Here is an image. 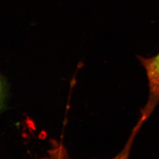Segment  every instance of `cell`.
Wrapping results in <instances>:
<instances>
[{
    "instance_id": "obj_1",
    "label": "cell",
    "mask_w": 159,
    "mask_h": 159,
    "mask_svg": "<svg viewBox=\"0 0 159 159\" xmlns=\"http://www.w3.org/2000/svg\"><path fill=\"white\" fill-rule=\"evenodd\" d=\"M136 57L145 70L148 81V100L141 110L139 119L144 123L159 104V52L152 57Z\"/></svg>"
},
{
    "instance_id": "obj_2",
    "label": "cell",
    "mask_w": 159,
    "mask_h": 159,
    "mask_svg": "<svg viewBox=\"0 0 159 159\" xmlns=\"http://www.w3.org/2000/svg\"><path fill=\"white\" fill-rule=\"evenodd\" d=\"M143 124L139 120L131 132L123 149L112 159H130L131 151L137 134ZM42 159H73L68 154L67 148L63 143L57 140H51L50 149L47 151L45 157Z\"/></svg>"
},
{
    "instance_id": "obj_3",
    "label": "cell",
    "mask_w": 159,
    "mask_h": 159,
    "mask_svg": "<svg viewBox=\"0 0 159 159\" xmlns=\"http://www.w3.org/2000/svg\"><path fill=\"white\" fill-rule=\"evenodd\" d=\"M7 93V83L0 74V111H2L6 107Z\"/></svg>"
}]
</instances>
